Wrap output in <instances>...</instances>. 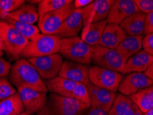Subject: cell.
Segmentation results:
<instances>
[{"label":"cell","instance_id":"6da1fadb","mask_svg":"<svg viewBox=\"0 0 153 115\" xmlns=\"http://www.w3.org/2000/svg\"><path fill=\"white\" fill-rule=\"evenodd\" d=\"M9 81L17 89L29 88L36 91L47 92L46 83L35 67L26 59H19L11 66L8 74Z\"/></svg>","mask_w":153,"mask_h":115},{"label":"cell","instance_id":"7a4b0ae2","mask_svg":"<svg viewBox=\"0 0 153 115\" xmlns=\"http://www.w3.org/2000/svg\"><path fill=\"white\" fill-rule=\"evenodd\" d=\"M90 107L76 99L51 93L46 106L37 115H84Z\"/></svg>","mask_w":153,"mask_h":115},{"label":"cell","instance_id":"3957f363","mask_svg":"<svg viewBox=\"0 0 153 115\" xmlns=\"http://www.w3.org/2000/svg\"><path fill=\"white\" fill-rule=\"evenodd\" d=\"M61 40L62 38L57 35L40 33L35 39L28 42L20 57L28 59L59 53Z\"/></svg>","mask_w":153,"mask_h":115},{"label":"cell","instance_id":"277c9868","mask_svg":"<svg viewBox=\"0 0 153 115\" xmlns=\"http://www.w3.org/2000/svg\"><path fill=\"white\" fill-rule=\"evenodd\" d=\"M59 53L71 62L89 65L92 62L93 46L79 37L65 38L61 40Z\"/></svg>","mask_w":153,"mask_h":115},{"label":"cell","instance_id":"5b68a950","mask_svg":"<svg viewBox=\"0 0 153 115\" xmlns=\"http://www.w3.org/2000/svg\"><path fill=\"white\" fill-rule=\"evenodd\" d=\"M0 37L5 46V51L13 59L20 55L29 40L6 21L0 22Z\"/></svg>","mask_w":153,"mask_h":115},{"label":"cell","instance_id":"8992f818","mask_svg":"<svg viewBox=\"0 0 153 115\" xmlns=\"http://www.w3.org/2000/svg\"><path fill=\"white\" fill-rule=\"evenodd\" d=\"M92 62L97 66L123 74L126 62L115 49L99 46H93Z\"/></svg>","mask_w":153,"mask_h":115},{"label":"cell","instance_id":"52a82bcc","mask_svg":"<svg viewBox=\"0 0 153 115\" xmlns=\"http://www.w3.org/2000/svg\"><path fill=\"white\" fill-rule=\"evenodd\" d=\"M75 10L74 1L55 11L42 15L38 19V28L42 34L55 35L64 22Z\"/></svg>","mask_w":153,"mask_h":115},{"label":"cell","instance_id":"ba28073f","mask_svg":"<svg viewBox=\"0 0 153 115\" xmlns=\"http://www.w3.org/2000/svg\"><path fill=\"white\" fill-rule=\"evenodd\" d=\"M89 78L93 84L114 92L118 91L123 79L118 72L97 66L89 67Z\"/></svg>","mask_w":153,"mask_h":115},{"label":"cell","instance_id":"9c48e42d","mask_svg":"<svg viewBox=\"0 0 153 115\" xmlns=\"http://www.w3.org/2000/svg\"><path fill=\"white\" fill-rule=\"evenodd\" d=\"M27 60L35 67L42 79L48 80L57 76L64 62L62 56L58 53Z\"/></svg>","mask_w":153,"mask_h":115},{"label":"cell","instance_id":"30bf717a","mask_svg":"<svg viewBox=\"0 0 153 115\" xmlns=\"http://www.w3.org/2000/svg\"><path fill=\"white\" fill-rule=\"evenodd\" d=\"M20 99L26 112L30 114L38 113L46 106L48 96L46 92H43L29 88L17 89Z\"/></svg>","mask_w":153,"mask_h":115},{"label":"cell","instance_id":"8fae6325","mask_svg":"<svg viewBox=\"0 0 153 115\" xmlns=\"http://www.w3.org/2000/svg\"><path fill=\"white\" fill-rule=\"evenodd\" d=\"M153 85V82L143 73L128 74L121 81L118 91L123 95L131 96L141 90Z\"/></svg>","mask_w":153,"mask_h":115},{"label":"cell","instance_id":"7c38bea8","mask_svg":"<svg viewBox=\"0 0 153 115\" xmlns=\"http://www.w3.org/2000/svg\"><path fill=\"white\" fill-rule=\"evenodd\" d=\"M86 86L91 100V107L102 109L108 112L117 94L108 90L97 86L91 82Z\"/></svg>","mask_w":153,"mask_h":115},{"label":"cell","instance_id":"4fadbf2b","mask_svg":"<svg viewBox=\"0 0 153 115\" xmlns=\"http://www.w3.org/2000/svg\"><path fill=\"white\" fill-rule=\"evenodd\" d=\"M139 11L134 1L116 0L114 1L108 15V24L119 25L127 17Z\"/></svg>","mask_w":153,"mask_h":115},{"label":"cell","instance_id":"5bb4252c","mask_svg":"<svg viewBox=\"0 0 153 115\" xmlns=\"http://www.w3.org/2000/svg\"><path fill=\"white\" fill-rule=\"evenodd\" d=\"M58 75L73 82L84 83L85 85L91 83L89 78V67L87 66V65L78 64L68 60L63 62Z\"/></svg>","mask_w":153,"mask_h":115},{"label":"cell","instance_id":"9a60e30c","mask_svg":"<svg viewBox=\"0 0 153 115\" xmlns=\"http://www.w3.org/2000/svg\"><path fill=\"white\" fill-rule=\"evenodd\" d=\"M83 26L82 9H75L64 22L55 35L62 39L77 37Z\"/></svg>","mask_w":153,"mask_h":115},{"label":"cell","instance_id":"2e32d148","mask_svg":"<svg viewBox=\"0 0 153 115\" xmlns=\"http://www.w3.org/2000/svg\"><path fill=\"white\" fill-rule=\"evenodd\" d=\"M126 37V33L120 25L108 24L98 45L107 48L115 49Z\"/></svg>","mask_w":153,"mask_h":115},{"label":"cell","instance_id":"e0dca14e","mask_svg":"<svg viewBox=\"0 0 153 115\" xmlns=\"http://www.w3.org/2000/svg\"><path fill=\"white\" fill-rule=\"evenodd\" d=\"M78 84V82L57 76L48 80L46 85L48 91L51 93L73 99Z\"/></svg>","mask_w":153,"mask_h":115},{"label":"cell","instance_id":"ac0fdd59","mask_svg":"<svg viewBox=\"0 0 153 115\" xmlns=\"http://www.w3.org/2000/svg\"><path fill=\"white\" fill-rule=\"evenodd\" d=\"M152 63H153V56L144 50L139 51L126 62L123 74L143 73L147 70Z\"/></svg>","mask_w":153,"mask_h":115},{"label":"cell","instance_id":"d6986e66","mask_svg":"<svg viewBox=\"0 0 153 115\" xmlns=\"http://www.w3.org/2000/svg\"><path fill=\"white\" fill-rule=\"evenodd\" d=\"M143 38L142 35H127L115 50L126 62L130 57L141 51V49L142 48Z\"/></svg>","mask_w":153,"mask_h":115},{"label":"cell","instance_id":"ffe728a7","mask_svg":"<svg viewBox=\"0 0 153 115\" xmlns=\"http://www.w3.org/2000/svg\"><path fill=\"white\" fill-rule=\"evenodd\" d=\"M146 14L141 11L130 15L120 24L126 34L132 36H139L144 33Z\"/></svg>","mask_w":153,"mask_h":115},{"label":"cell","instance_id":"44dd1931","mask_svg":"<svg viewBox=\"0 0 153 115\" xmlns=\"http://www.w3.org/2000/svg\"><path fill=\"white\" fill-rule=\"evenodd\" d=\"M39 17L37 7L31 4H24L16 10L8 15V18L11 19L30 24H34Z\"/></svg>","mask_w":153,"mask_h":115},{"label":"cell","instance_id":"7402d4cb","mask_svg":"<svg viewBox=\"0 0 153 115\" xmlns=\"http://www.w3.org/2000/svg\"><path fill=\"white\" fill-rule=\"evenodd\" d=\"M139 109L131 99L123 94H117L108 112V115H134Z\"/></svg>","mask_w":153,"mask_h":115},{"label":"cell","instance_id":"603a6c76","mask_svg":"<svg viewBox=\"0 0 153 115\" xmlns=\"http://www.w3.org/2000/svg\"><path fill=\"white\" fill-rule=\"evenodd\" d=\"M107 24L108 22L106 19L104 21L93 23L86 28H84L82 33V39L90 46H97L100 41Z\"/></svg>","mask_w":153,"mask_h":115},{"label":"cell","instance_id":"cb8c5ba5","mask_svg":"<svg viewBox=\"0 0 153 115\" xmlns=\"http://www.w3.org/2000/svg\"><path fill=\"white\" fill-rule=\"evenodd\" d=\"M25 111L18 92L0 101V115H18Z\"/></svg>","mask_w":153,"mask_h":115},{"label":"cell","instance_id":"d4e9b609","mask_svg":"<svg viewBox=\"0 0 153 115\" xmlns=\"http://www.w3.org/2000/svg\"><path fill=\"white\" fill-rule=\"evenodd\" d=\"M130 98L137 105L139 109L146 114L153 108V85L141 90L130 96Z\"/></svg>","mask_w":153,"mask_h":115},{"label":"cell","instance_id":"484cf974","mask_svg":"<svg viewBox=\"0 0 153 115\" xmlns=\"http://www.w3.org/2000/svg\"><path fill=\"white\" fill-rule=\"evenodd\" d=\"M5 21L12 25L18 32L22 34L29 41L35 39L40 34L39 28H38V26H35L34 24L22 23V22L15 21V20L11 19L10 18H7Z\"/></svg>","mask_w":153,"mask_h":115},{"label":"cell","instance_id":"4316f807","mask_svg":"<svg viewBox=\"0 0 153 115\" xmlns=\"http://www.w3.org/2000/svg\"><path fill=\"white\" fill-rule=\"evenodd\" d=\"M72 0H42L37 5V12L41 17L67 5Z\"/></svg>","mask_w":153,"mask_h":115},{"label":"cell","instance_id":"83f0119b","mask_svg":"<svg viewBox=\"0 0 153 115\" xmlns=\"http://www.w3.org/2000/svg\"><path fill=\"white\" fill-rule=\"evenodd\" d=\"M26 4L24 0H0V18L5 21L9 13L16 10Z\"/></svg>","mask_w":153,"mask_h":115},{"label":"cell","instance_id":"f1b7e54d","mask_svg":"<svg viewBox=\"0 0 153 115\" xmlns=\"http://www.w3.org/2000/svg\"><path fill=\"white\" fill-rule=\"evenodd\" d=\"M113 0H97V6L93 23L106 20Z\"/></svg>","mask_w":153,"mask_h":115},{"label":"cell","instance_id":"f546056e","mask_svg":"<svg viewBox=\"0 0 153 115\" xmlns=\"http://www.w3.org/2000/svg\"><path fill=\"white\" fill-rule=\"evenodd\" d=\"M17 93L16 90L11 85L7 78H0V101Z\"/></svg>","mask_w":153,"mask_h":115},{"label":"cell","instance_id":"4dcf8cb0","mask_svg":"<svg viewBox=\"0 0 153 115\" xmlns=\"http://www.w3.org/2000/svg\"><path fill=\"white\" fill-rule=\"evenodd\" d=\"M134 2L141 12L145 14L153 12V0H134Z\"/></svg>","mask_w":153,"mask_h":115},{"label":"cell","instance_id":"1f68e13d","mask_svg":"<svg viewBox=\"0 0 153 115\" xmlns=\"http://www.w3.org/2000/svg\"><path fill=\"white\" fill-rule=\"evenodd\" d=\"M142 47L143 50L153 56V33L146 35L143 38Z\"/></svg>","mask_w":153,"mask_h":115},{"label":"cell","instance_id":"d6a6232c","mask_svg":"<svg viewBox=\"0 0 153 115\" xmlns=\"http://www.w3.org/2000/svg\"><path fill=\"white\" fill-rule=\"evenodd\" d=\"M11 64L3 58H0V78L6 77L10 73Z\"/></svg>","mask_w":153,"mask_h":115},{"label":"cell","instance_id":"836d02e7","mask_svg":"<svg viewBox=\"0 0 153 115\" xmlns=\"http://www.w3.org/2000/svg\"><path fill=\"white\" fill-rule=\"evenodd\" d=\"M153 33V12L146 14L145 20V35Z\"/></svg>","mask_w":153,"mask_h":115},{"label":"cell","instance_id":"e575fe53","mask_svg":"<svg viewBox=\"0 0 153 115\" xmlns=\"http://www.w3.org/2000/svg\"><path fill=\"white\" fill-rule=\"evenodd\" d=\"M93 2V0H75L74 1V6L75 9H82Z\"/></svg>","mask_w":153,"mask_h":115},{"label":"cell","instance_id":"d590c367","mask_svg":"<svg viewBox=\"0 0 153 115\" xmlns=\"http://www.w3.org/2000/svg\"><path fill=\"white\" fill-rule=\"evenodd\" d=\"M84 115H108V112L102 109H99V108H91L86 114Z\"/></svg>","mask_w":153,"mask_h":115},{"label":"cell","instance_id":"8d00e7d4","mask_svg":"<svg viewBox=\"0 0 153 115\" xmlns=\"http://www.w3.org/2000/svg\"><path fill=\"white\" fill-rule=\"evenodd\" d=\"M144 74L153 82V63L150 65L147 70L144 72Z\"/></svg>","mask_w":153,"mask_h":115},{"label":"cell","instance_id":"74e56055","mask_svg":"<svg viewBox=\"0 0 153 115\" xmlns=\"http://www.w3.org/2000/svg\"><path fill=\"white\" fill-rule=\"evenodd\" d=\"M0 50L5 51V46H4V44L3 41H2L1 37H0Z\"/></svg>","mask_w":153,"mask_h":115},{"label":"cell","instance_id":"f35d334b","mask_svg":"<svg viewBox=\"0 0 153 115\" xmlns=\"http://www.w3.org/2000/svg\"><path fill=\"white\" fill-rule=\"evenodd\" d=\"M134 115H144V113H143V112H141L140 110L138 109L137 110V112L134 113Z\"/></svg>","mask_w":153,"mask_h":115},{"label":"cell","instance_id":"ab89813d","mask_svg":"<svg viewBox=\"0 0 153 115\" xmlns=\"http://www.w3.org/2000/svg\"><path fill=\"white\" fill-rule=\"evenodd\" d=\"M144 115H153V108H152L151 110H150L148 112H146Z\"/></svg>","mask_w":153,"mask_h":115},{"label":"cell","instance_id":"60d3db41","mask_svg":"<svg viewBox=\"0 0 153 115\" xmlns=\"http://www.w3.org/2000/svg\"><path fill=\"white\" fill-rule=\"evenodd\" d=\"M18 115H32V114H30V113H29V112L25 111V112H22V114H18Z\"/></svg>","mask_w":153,"mask_h":115},{"label":"cell","instance_id":"b9f144b4","mask_svg":"<svg viewBox=\"0 0 153 115\" xmlns=\"http://www.w3.org/2000/svg\"><path fill=\"white\" fill-rule=\"evenodd\" d=\"M3 55H4V51L0 50V58H1Z\"/></svg>","mask_w":153,"mask_h":115},{"label":"cell","instance_id":"7bdbcfd3","mask_svg":"<svg viewBox=\"0 0 153 115\" xmlns=\"http://www.w3.org/2000/svg\"><path fill=\"white\" fill-rule=\"evenodd\" d=\"M1 18H0V22H1Z\"/></svg>","mask_w":153,"mask_h":115}]
</instances>
